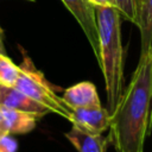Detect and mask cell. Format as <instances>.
I'll use <instances>...</instances> for the list:
<instances>
[{"mask_svg": "<svg viewBox=\"0 0 152 152\" xmlns=\"http://www.w3.org/2000/svg\"><path fill=\"white\" fill-rule=\"evenodd\" d=\"M18 142L11 134H6L0 138V152H17Z\"/></svg>", "mask_w": 152, "mask_h": 152, "instance_id": "cell-13", "label": "cell"}, {"mask_svg": "<svg viewBox=\"0 0 152 152\" xmlns=\"http://www.w3.org/2000/svg\"><path fill=\"white\" fill-rule=\"evenodd\" d=\"M0 106L10 109L23 110L37 115L39 119L51 113L46 107L33 101L15 87L0 86Z\"/></svg>", "mask_w": 152, "mask_h": 152, "instance_id": "cell-6", "label": "cell"}, {"mask_svg": "<svg viewBox=\"0 0 152 152\" xmlns=\"http://www.w3.org/2000/svg\"><path fill=\"white\" fill-rule=\"evenodd\" d=\"M114 7L119 11L121 18L135 25L138 0H114Z\"/></svg>", "mask_w": 152, "mask_h": 152, "instance_id": "cell-12", "label": "cell"}, {"mask_svg": "<svg viewBox=\"0 0 152 152\" xmlns=\"http://www.w3.org/2000/svg\"><path fill=\"white\" fill-rule=\"evenodd\" d=\"M23 51V61L19 65L20 74L15 83V88L23 91L33 101L46 107L51 113H55L70 121L72 108L66 104L63 97L58 96L50 82L45 78L43 72L38 70L26 51Z\"/></svg>", "mask_w": 152, "mask_h": 152, "instance_id": "cell-3", "label": "cell"}, {"mask_svg": "<svg viewBox=\"0 0 152 152\" xmlns=\"http://www.w3.org/2000/svg\"><path fill=\"white\" fill-rule=\"evenodd\" d=\"M0 53H5V46H4V40H2V30L0 28Z\"/></svg>", "mask_w": 152, "mask_h": 152, "instance_id": "cell-16", "label": "cell"}, {"mask_svg": "<svg viewBox=\"0 0 152 152\" xmlns=\"http://www.w3.org/2000/svg\"><path fill=\"white\" fill-rule=\"evenodd\" d=\"M6 134H8V132H7V127H6V122H5V118L2 113V107L0 106V138Z\"/></svg>", "mask_w": 152, "mask_h": 152, "instance_id": "cell-14", "label": "cell"}, {"mask_svg": "<svg viewBox=\"0 0 152 152\" xmlns=\"http://www.w3.org/2000/svg\"><path fill=\"white\" fill-rule=\"evenodd\" d=\"M140 31V53L152 48V0H138L137 23Z\"/></svg>", "mask_w": 152, "mask_h": 152, "instance_id": "cell-9", "label": "cell"}, {"mask_svg": "<svg viewBox=\"0 0 152 152\" xmlns=\"http://www.w3.org/2000/svg\"><path fill=\"white\" fill-rule=\"evenodd\" d=\"M63 100L69 107L83 108V107H95L101 106L100 97L95 86L90 82L83 81L66 88L63 91Z\"/></svg>", "mask_w": 152, "mask_h": 152, "instance_id": "cell-7", "label": "cell"}, {"mask_svg": "<svg viewBox=\"0 0 152 152\" xmlns=\"http://www.w3.org/2000/svg\"><path fill=\"white\" fill-rule=\"evenodd\" d=\"M30 1H33V0H30Z\"/></svg>", "mask_w": 152, "mask_h": 152, "instance_id": "cell-17", "label": "cell"}, {"mask_svg": "<svg viewBox=\"0 0 152 152\" xmlns=\"http://www.w3.org/2000/svg\"><path fill=\"white\" fill-rule=\"evenodd\" d=\"M152 128V48L140 53L128 86L110 113L108 142L115 152H144Z\"/></svg>", "mask_w": 152, "mask_h": 152, "instance_id": "cell-1", "label": "cell"}, {"mask_svg": "<svg viewBox=\"0 0 152 152\" xmlns=\"http://www.w3.org/2000/svg\"><path fill=\"white\" fill-rule=\"evenodd\" d=\"M65 137L78 152H106L107 150V138L101 134L87 133L75 126L65 133Z\"/></svg>", "mask_w": 152, "mask_h": 152, "instance_id": "cell-8", "label": "cell"}, {"mask_svg": "<svg viewBox=\"0 0 152 152\" xmlns=\"http://www.w3.org/2000/svg\"><path fill=\"white\" fill-rule=\"evenodd\" d=\"M19 74V65H15L5 53H0V86L14 87Z\"/></svg>", "mask_w": 152, "mask_h": 152, "instance_id": "cell-11", "label": "cell"}, {"mask_svg": "<svg viewBox=\"0 0 152 152\" xmlns=\"http://www.w3.org/2000/svg\"><path fill=\"white\" fill-rule=\"evenodd\" d=\"M64 6L69 10L72 17L76 19L81 28L83 30L93 51L97 59H100V42H99V27L95 12V5L89 0H62Z\"/></svg>", "mask_w": 152, "mask_h": 152, "instance_id": "cell-4", "label": "cell"}, {"mask_svg": "<svg viewBox=\"0 0 152 152\" xmlns=\"http://www.w3.org/2000/svg\"><path fill=\"white\" fill-rule=\"evenodd\" d=\"M72 126L91 134H101L109 128L110 113L102 106L75 108L70 119Z\"/></svg>", "mask_w": 152, "mask_h": 152, "instance_id": "cell-5", "label": "cell"}, {"mask_svg": "<svg viewBox=\"0 0 152 152\" xmlns=\"http://www.w3.org/2000/svg\"><path fill=\"white\" fill-rule=\"evenodd\" d=\"M2 113L8 134H23L31 132L39 118L34 114L2 107Z\"/></svg>", "mask_w": 152, "mask_h": 152, "instance_id": "cell-10", "label": "cell"}, {"mask_svg": "<svg viewBox=\"0 0 152 152\" xmlns=\"http://www.w3.org/2000/svg\"><path fill=\"white\" fill-rule=\"evenodd\" d=\"M95 12L100 42L99 65L104 80L107 109L112 113L125 89V61L121 42L122 18L119 11L112 6H95Z\"/></svg>", "mask_w": 152, "mask_h": 152, "instance_id": "cell-2", "label": "cell"}, {"mask_svg": "<svg viewBox=\"0 0 152 152\" xmlns=\"http://www.w3.org/2000/svg\"><path fill=\"white\" fill-rule=\"evenodd\" d=\"M95 6H112L114 7V0H89Z\"/></svg>", "mask_w": 152, "mask_h": 152, "instance_id": "cell-15", "label": "cell"}]
</instances>
